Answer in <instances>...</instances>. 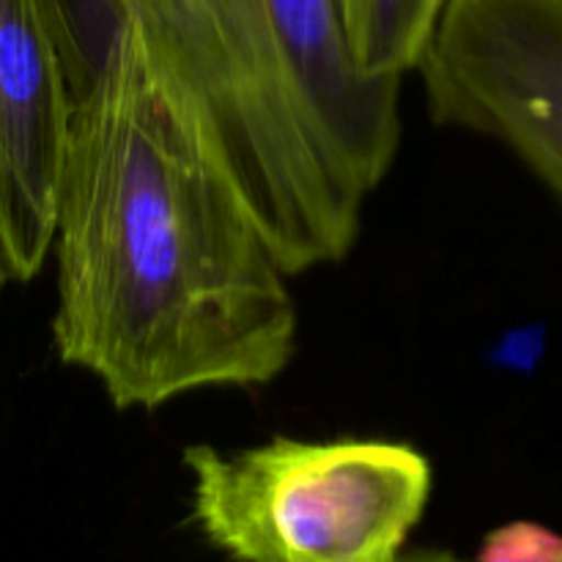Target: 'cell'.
<instances>
[{
    "mask_svg": "<svg viewBox=\"0 0 562 562\" xmlns=\"http://www.w3.org/2000/svg\"><path fill=\"white\" fill-rule=\"evenodd\" d=\"M53 346L115 409L289 368V274L124 20L75 93L55 206Z\"/></svg>",
    "mask_w": 562,
    "mask_h": 562,
    "instance_id": "cell-1",
    "label": "cell"
},
{
    "mask_svg": "<svg viewBox=\"0 0 562 562\" xmlns=\"http://www.w3.org/2000/svg\"><path fill=\"white\" fill-rule=\"evenodd\" d=\"M289 278L344 261L401 148V82L338 0H115Z\"/></svg>",
    "mask_w": 562,
    "mask_h": 562,
    "instance_id": "cell-2",
    "label": "cell"
},
{
    "mask_svg": "<svg viewBox=\"0 0 562 562\" xmlns=\"http://www.w3.org/2000/svg\"><path fill=\"white\" fill-rule=\"evenodd\" d=\"M192 519L236 562H395L431 499V461L382 439L190 445Z\"/></svg>",
    "mask_w": 562,
    "mask_h": 562,
    "instance_id": "cell-3",
    "label": "cell"
},
{
    "mask_svg": "<svg viewBox=\"0 0 562 562\" xmlns=\"http://www.w3.org/2000/svg\"><path fill=\"white\" fill-rule=\"evenodd\" d=\"M417 71L439 126L499 140L562 203V0H445Z\"/></svg>",
    "mask_w": 562,
    "mask_h": 562,
    "instance_id": "cell-4",
    "label": "cell"
},
{
    "mask_svg": "<svg viewBox=\"0 0 562 562\" xmlns=\"http://www.w3.org/2000/svg\"><path fill=\"white\" fill-rule=\"evenodd\" d=\"M71 108L42 3L0 0V258L14 283H31L53 250Z\"/></svg>",
    "mask_w": 562,
    "mask_h": 562,
    "instance_id": "cell-5",
    "label": "cell"
},
{
    "mask_svg": "<svg viewBox=\"0 0 562 562\" xmlns=\"http://www.w3.org/2000/svg\"><path fill=\"white\" fill-rule=\"evenodd\" d=\"M357 69L371 77L417 71L445 0H338Z\"/></svg>",
    "mask_w": 562,
    "mask_h": 562,
    "instance_id": "cell-6",
    "label": "cell"
},
{
    "mask_svg": "<svg viewBox=\"0 0 562 562\" xmlns=\"http://www.w3.org/2000/svg\"><path fill=\"white\" fill-rule=\"evenodd\" d=\"M475 562H562V532L541 521H508L483 538Z\"/></svg>",
    "mask_w": 562,
    "mask_h": 562,
    "instance_id": "cell-7",
    "label": "cell"
},
{
    "mask_svg": "<svg viewBox=\"0 0 562 562\" xmlns=\"http://www.w3.org/2000/svg\"><path fill=\"white\" fill-rule=\"evenodd\" d=\"M395 562H464V560H459L450 552H431V549H426V552L404 554V558H398Z\"/></svg>",
    "mask_w": 562,
    "mask_h": 562,
    "instance_id": "cell-8",
    "label": "cell"
},
{
    "mask_svg": "<svg viewBox=\"0 0 562 562\" xmlns=\"http://www.w3.org/2000/svg\"><path fill=\"white\" fill-rule=\"evenodd\" d=\"M5 283H11V280H9V272H5V267H3V258H0V289H3Z\"/></svg>",
    "mask_w": 562,
    "mask_h": 562,
    "instance_id": "cell-9",
    "label": "cell"
}]
</instances>
